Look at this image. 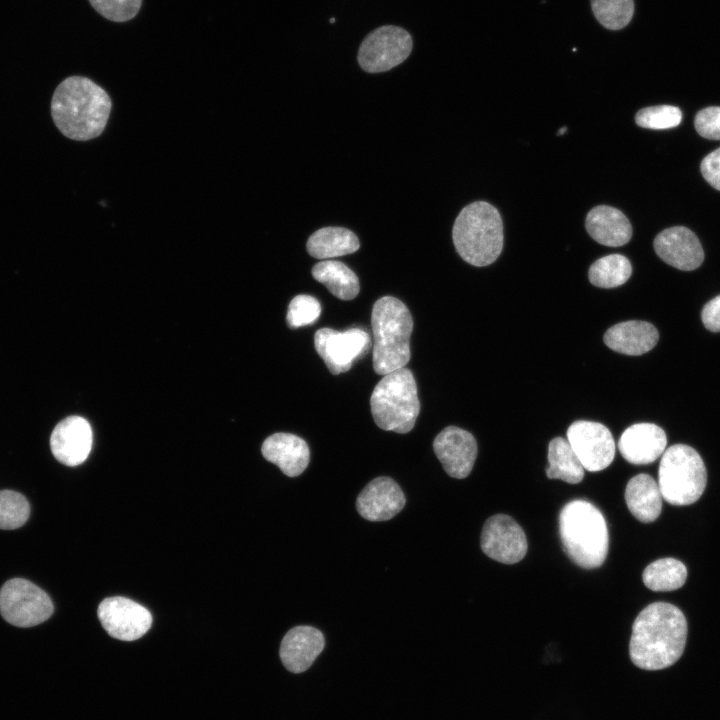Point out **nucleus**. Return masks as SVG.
I'll return each instance as SVG.
<instances>
[{"mask_svg": "<svg viewBox=\"0 0 720 720\" xmlns=\"http://www.w3.org/2000/svg\"><path fill=\"white\" fill-rule=\"evenodd\" d=\"M314 346L329 371L338 375L348 371L355 360L370 350L371 337L362 328H350L343 332L321 328L314 335Z\"/></svg>", "mask_w": 720, "mask_h": 720, "instance_id": "nucleus-10", "label": "nucleus"}, {"mask_svg": "<svg viewBox=\"0 0 720 720\" xmlns=\"http://www.w3.org/2000/svg\"><path fill=\"white\" fill-rule=\"evenodd\" d=\"M700 169L704 179L720 191V147L702 160Z\"/></svg>", "mask_w": 720, "mask_h": 720, "instance_id": "nucleus-35", "label": "nucleus"}, {"mask_svg": "<svg viewBox=\"0 0 720 720\" xmlns=\"http://www.w3.org/2000/svg\"><path fill=\"white\" fill-rule=\"evenodd\" d=\"M321 314L320 302L310 295L295 296L288 306L287 324L291 329L314 323Z\"/></svg>", "mask_w": 720, "mask_h": 720, "instance_id": "nucleus-32", "label": "nucleus"}, {"mask_svg": "<svg viewBox=\"0 0 720 720\" xmlns=\"http://www.w3.org/2000/svg\"><path fill=\"white\" fill-rule=\"evenodd\" d=\"M360 247L357 236L343 227H324L308 239V253L317 259L328 260L356 252Z\"/></svg>", "mask_w": 720, "mask_h": 720, "instance_id": "nucleus-24", "label": "nucleus"}, {"mask_svg": "<svg viewBox=\"0 0 720 720\" xmlns=\"http://www.w3.org/2000/svg\"><path fill=\"white\" fill-rule=\"evenodd\" d=\"M102 16L114 22H125L138 13L142 0H89Z\"/></svg>", "mask_w": 720, "mask_h": 720, "instance_id": "nucleus-33", "label": "nucleus"}, {"mask_svg": "<svg viewBox=\"0 0 720 720\" xmlns=\"http://www.w3.org/2000/svg\"><path fill=\"white\" fill-rule=\"evenodd\" d=\"M30 514L27 499L13 490L0 491V529L12 530L26 523Z\"/></svg>", "mask_w": 720, "mask_h": 720, "instance_id": "nucleus-30", "label": "nucleus"}, {"mask_svg": "<svg viewBox=\"0 0 720 720\" xmlns=\"http://www.w3.org/2000/svg\"><path fill=\"white\" fill-rule=\"evenodd\" d=\"M686 639L687 621L683 612L670 603H651L633 623L630 659L644 670L667 668L682 656Z\"/></svg>", "mask_w": 720, "mask_h": 720, "instance_id": "nucleus-1", "label": "nucleus"}, {"mask_svg": "<svg viewBox=\"0 0 720 720\" xmlns=\"http://www.w3.org/2000/svg\"><path fill=\"white\" fill-rule=\"evenodd\" d=\"M312 276L341 300L354 299L360 290L357 275L340 261L323 260L315 264Z\"/></svg>", "mask_w": 720, "mask_h": 720, "instance_id": "nucleus-25", "label": "nucleus"}, {"mask_svg": "<svg viewBox=\"0 0 720 720\" xmlns=\"http://www.w3.org/2000/svg\"><path fill=\"white\" fill-rule=\"evenodd\" d=\"M481 549L491 559L514 564L527 552V538L520 525L510 516L496 514L486 520L481 533Z\"/></svg>", "mask_w": 720, "mask_h": 720, "instance_id": "nucleus-13", "label": "nucleus"}, {"mask_svg": "<svg viewBox=\"0 0 720 720\" xmlns=\"http://www.w3.org/2000/svg\"><path fill=\"white\" fill-rule=\"evenodd\" d=\"M591 7L597 21L613 31L626 27L634 14L633 0H591Z\"/></svg>", "mask_w": 720, "mask_h": 720, "instance_id": "nucleus-29", "label": "nucleus"}, {"mask_svg": "<svg viewBox=\"0 0 720 720\" xmlns=\"http://www.w3.org/2000/svg\"><path fill=\"white\" fill-rule=\"evenodd\" d=\"M456 251L473 266L493 263L503 248V223L498 210L485 201L465 206L457 216L453 231Z\"/></svg>", "mask_w": 720, "mask_h": 720, "instance_id": "nucleus-5", "label": "nucleus"}, {"mask_svg": "<svg viewBox=\"0 0 720 720\" xmlns=\"http://www.w3.org/2000/svg\"><path fill=\"white\" fill-rule=\"evenodd\" d=\"M433 450L449 476L463 479L474 466L478 448L470 432L448 426L434 439Z\"/></svg>", "mask_w": 720, "mask_h": 720, "instance_id": "nucleus-14", "label": "nucleus"}, {"mask_svg": "<svg viewBox=\"0 0 720 720\" xmlns=\"http://www.w3.org/2000/svg\"><path fill=\"white\" fill-rule=\"evenodd\" d=\"M666 444V434L661 427L653 423H637L622 433L618 448L629 463L645 465L662 456Z\"/></svg>", "mask_w": 720, "mask_h": 720, "instance_id": "nucleus-18", "label": "nucleus"}, {"mask_svg": "<svg viewBox=\"0 0 720 720\" xmlns=\"http://www.w3.org/2000/svg\"><path fill=\"white\" fill-rule=\"evenodd\" d=\"M370 408L379 428L400 434L410 432L420 411L412 372L403 367L384 375L371 394Z\"/></svg>", "mask_w": 720, "mask_h": 720, "instance_id": "nucleus-6", "label": "nucleus"}, {"mask_svg": "<svg viewBox=\"0 0 720 720\" xmlns=\"http://www.w3.org/2000/svg\"><path fill=\"white\" fill-rule=\"evenodd\" d=\"M702 322L712 332H720V295L706 303L702 310Z\"/></svg>", "mask_w": 720, "mask_h": 720, "instance_id": "nucleus-36", "label": "nucleus"}, {"mask_svg": "<svg viewBox=\"0 0 720 720\" xmlns=\"http://www.w3.org/2000/svg\"><path fill=\"white\" fill-rule=\"evenodd\" d=\"M565 131H566V127H562V128L559 130L558 133H559V134H562V133L565 132Z\"/></svg>", "mask_w": 720, "mask_h": 720, "instance_id": "nucleus-37", "label": "nucleus"}, {"mask_svg": "<svg viewBox=\"0 0 720 720\" xmlns=\"http://www.w3.org/2000/svg\"><path fill=\"white\" fill-rule=\"evenodd\" d=\"M707 482L704 462L698 452L684 444L667 448L661 456L658 486L672 505H690L703 494Z\"/></svg>", "mask_w": 720, "mask_h": 720, "instance_id": "nucleus-7", "label": "nucleus"}, {"mask_svg": "<svg viewBox=\"0 0 720 720\" xmlns=\"http://www.w3.org/2000/svg\"><path fill=\"white\" fill-rule=\"evenodd\" d=\"M53 610L49 596L26 579H11L0 589V613L14 626H36L46 621Z\"/></svg>", "mask_w": 720, "mask_h": 720, "instance_id": "nucleus-8", "label": "nucleus"}, {"mask_svg": "<svg viewBox=\"0 0 720 720\" xmlns=\"http://www.w3.org/2000/svg\"><path fill=\"white\" fill-rule=\"evenodd\" d=\"M632 273L627 257L610 254L595 261L589 268L590 282L600 288H614L624 284Z\"/></svg>", "mask_w": 720, "mask_h": 720, "instance_id": "nucleus-28", "label": "nucleus"}, {"mask_svg": "<svg viewBox=\"0 0 720 720\" xmlns=\"http://www.w3.org/2000/svg\"><path fill=\"white\" fill-rule=\"evenodd\" d=\"M686 578V566L674 558L655 560L644 569L642 574L645 586L656 592L676 590L683 586Z\"/></svg>", "mask_w": 720, "mask_h": 720, "instance_id": "nucleus-27", "label": "nucleus"}, {"mask_svg": "<svg viewBox=\"0 0 720 720\" xmlns=\"http://www.w3.org/2000/svg\"><path fill=\"white\" fill-rule=\"evenodd\" d=\"M559 534L567 556L581 568L600 567L609 549V534L601 511L586 500H573L559 514Z\"/></svg>", "mask_w": 720, "mask_h": 720, "instance_id": "nucleus-3", "label": "nucleus"}, {"mask_svg": "<svg viewBox=\"0 0 720 720\" xmlns=\"http://www.w3.org/2000/svg\"><path fill=\"white\" fill-rule=\"evenodd\" d=\"M546 475L569 484H577L584 478V467L569 442L562 437L549 443Z\"/></svg>", "mask_w": 720, "mask_h": 720, "instance_id": "nucleus-26", "label": "nucleus"}, {"mask_svg": "<svg viewBox=\"0 0 720 720\" xmlns=\"http://www.w3.org/2000/svg\"><path fill=\"white\" fill-rule=\"evenodd\" d=\"M654 250L664 262L683 271L698 268L704 260L700 241L684 226H674L660 232L654 240Z\"/></svg>", "mask_w": 720, "mask_h": 720, "instance_id": "nucleus-16", "label": "nucleus"}, {"mask_svg": "<svg viewBox=\"0 0 720 720\" xmlns=\"http://www.w3.org/2000/svg\"><path fill=\"white\" fill-rule=\"evenodd\" d=\"M658 331L646 321L631 320L610 327L604 334V343L612 350L625 355H642L658 342Z\"/></svg>", "mask_w": 720, "mask_h": 720, "instance_id": "nucleus-21", "label": "nucleus"}, {"mask_svg": "<svg viewBox=\"0 0 720 720\" xmlns=\"http://www.w3.org/2000/svg\"><path fill=\"white\" fill-rule=\"evenodd\" d=\"M102 627L113 638L133 641L141 638L152 625L151 613L142 605L125 597H109L98 606Z\"/></svg>", "mask_w": 720, "mask_h": 720, "instance_id": "nucleus-12", "label": "nucleus"}, {"mask_svg": "<svg viewBox=\"0 0 720 720\" xmlns=\"http://www.w3.org/2000/svg\"><path fill=\"white\" fill-rule=\"evenodd\" d=\"M406 498L400 486L389 477L381 476L370 481L356 500L358 513L369 521H386L404 507Z\"/></svg>", "mask_w": 720, "mask_h": 720, "instance_id": "nucleus-17", "label": "nucleus"}, {"mask_svg": "<svg viewBox=\"0 0 720 720\" xmlns=\"http://www.w3.org/2000/svg\"><path fill=\"white\" fill-rule=\"evenodd\" d=\"M681 120V110L672 105L643 108L635 115V122L638 126L655 130L676 127L681 123Z\"/></svg>", "mask_w": 720, "mask_h": 720, "instance_id": "nucleus-31", "label": "nucleus"}, {"mask_svg": "<svg viewBox=\"0 0 720 720\" xmlns=\"http://www.w3.org/2000/svg\"><path fill=\"white\" fill-rule=\"evenodd\" d=\"M694 125L699 135L710 140H720V106H711L700 110Z\"/></svg>", "mask_w": 720, "mask_h": 720, "instance_id": "nucleus-34", "label": "nucleus"}, {"mask_svg": "<svg viewBox=\"0 0 720 720\" xmlns=\"http://www.w3.org/2000/svg\"><path fill=\"white\" fill-rule=\"evenodd\" d=\"M54 457L67 466L83 463L92 447V430L88 421L80 416H69L60 421L50 437Z\"/></svg>", "mask_w": 720, "mask_h": 720, "instance_id": "nucleus-15", "label": "nucleus"}, {"mask_svg": "<svg viewBox=\"0 0 720 720\" xmlns=\"http://www.w3.org/2000/svg\"><path fill=\"white\" fill-rule=\"evenodd\" d=\"M330 22H331V23H334V22H335V18H331V19H330Z\"/></svg>", "mask_w": 720, "mask_h": 720, "instance_id": "nucleus-38", "label": "nucleus"}, {"mask_svg": "<svg viewBox=\"0 0 720 720\" xmlns=\"http://www.w3.org/2000/svg\"><path fill=\"white\" fill-rule=\"evenodd\" d=\"M662 499L658 483L648 474H638L626 485L627 507L640 522L649 523L658 518L662 510Z\"/></svg>", "mask_w": 720, "mask_h": 720, "instance_id": "nucleus-23", "label": "nucleus"}, {"mask_svg": "<svg viewBox=\"0 0 720 720\" xmlns=\"http://www.w3.org/2000/svg\"><path fill=\"white\" fill-rule=\"evenodd\" d=\"M585 227L596 242L605 246H622L632 237L628 218L619 209L606 205L596 206L589 211Z\"/></svg>", "mask_w": 720, "mask_h": 720, "instance_id": "nucleus-22", "label": "nucleus"}, {"mask_svg": "<svg viewBox=\"0 0 720 720\" xmlns=\"http://www.w3.org/2000/svg\"><path fill=\"white\" fill-rule=\"evenodd\" d=\"M371 326L374 371L384 376L405 367L410 360L409 340L413 330V319L406 305L392 296L381 297L373 305Z\"/></svg>", "mask_w": 720, "mask_h": 720, "instance_id": "nucleus-4", "label": "nucleus"}, {"mask_svg": "<svg viewBox=\"0 0 720 720\" xmlns=\"http://www.w3.org/2000/svg\"><path fill=\"white\" fill-rule=\"evenodd\" d=\"M112 102L108 93L83 76H70L55 89L51 116L59 131L75 141L98 137L106 127Z\"/></svg>", "mask_w": 720, "mask_h": 720, "instance_id": "nucleus-2", "label": "nucleus"}, {"mask_svg": "<svg viewBox=\"0 0 720 720\" xmlns=\"http://www.w3.org/2000/svg\"><path fill=\"white\" fill-rule=\"evenodd\" d=\"M412 46L408 31L399 26L384 25L364 38L359 47L358 62L366 72H385L405 61Z\"/></svg>", "mask_w": 720, "mask_h": 720, "instance_id": "nucleus-9", "label": "nucleus"}, {"mask_svg": "<svg viewBox=\"0 0 720 720\" xmlns=\"http://www.w3.org/2000/svg\"><path fill=\"white\" fill-rule=\"evenodd\" d=\"M261 452L266 460L289 476L300 475L310 461V450L302 438L291 433H275L266 438Z\"/></svg>", "mask_w": 720, "mask_h": 720, "instance_id": "nucleus-20", "label": "nucleus"}, {"mask_svg": "<svg viewBox=\"0 0 720 720\" xmlns=\"http://www.w3.org/2000/svg\"><path fill=\"white\" fill-rule=\"evenodd\" d=\"M324 645V635L320 630L312 626H296L283 637L279 654L287 670L301 673L312 665Z\"/></svg>", "mask_w": 720, "mask_h": 720, "instance_id": "nucleus-19", "label": "nucleus"}, {"mask_svg": "<svg viewBox=\"0 0 720 720\" xmlns=\"http://www.w3.org/2000/svg\"><path fill=\"white\" fill-rule=\"evenodd\" d=\"M567 441L584 469L598 472L607 468L615 456V442L609 429L601 423L578 420L567 430Z\"/></svg>", "mask_w": 720, "mask_h": 720, "instance_id": "nucleus-11", "label": "nucleus"}]
</instances>
